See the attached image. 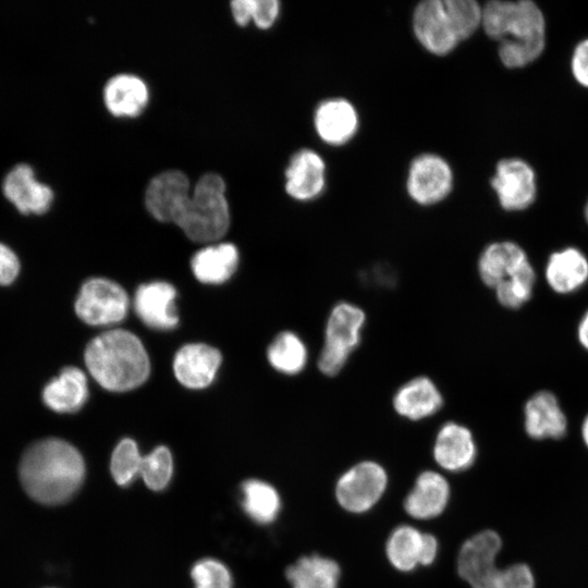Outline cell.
<instances>
[{
    "instance_id": "3957f363",
    "label": "cell",
    "mask_w": 588,
    "mask_h": 588,
    "mask_svg": "<svg viewBox=\"0 0 588 588\" xmlns=\"http://www.w3.org/2000/svg\"><path fill=\"white\" fill-rule=\"evenodd\" d=\"M85 364L102 388L114 392L137 388L150 372L149 358L140 340L123 329L94 338L86 346Z\"/></svg>"
},
{
    "instance_id": "836d02e7",
    "label": "cell",
    "mask_w": 588,
    "mask_h": 588,
    "mask_svg": "<svg viewBox=\"0 0 588 588\" xmlns=\"http://www.w3.org/2000/svg\"><path fill=\"white\" fill-rule=\"evenodd\" d=\"M143 456L132 439L121 440L111 456V475L120 486H127L139 475Z\"/></svg>"
},
{
    "instance_id": "4fadbf2b",
    "label": "cell",
    "mask_w": 588,
    "mask_h": 588,
    "mask_svg": "<svg viewBox=\"0 0 588 588\" xmlns=\"http://www.w3.org/2000/svg\"><path fill=\"white\" fill-rule=\"evenodd\" d=\"M313 123L321 142L331 147H341L351 142L358 132L359 114L350 100L333 97L317 105Z\"/></svg>"
},
{
    "instance_id": "d4e9b609",
    "label": "cell",
    "mask_w": 588,
    "mask_h": 588,
    "mask_svg": "<svg viewBox=\"0 0 588 588\" xmlns=\"http://www.w3.org/2000/svg\"><path fill=\"white\" fill-rule=\"evenodd\" d=\"M546 279L556 293L574 292L588 280V259L574 247L554 252L546 266Z\"/></svg>"
},
{
    "instance_id": "e0dca14e",
    "label": "cell",
    "mask_w": 588,
    "mask_h": 588,
    "mask_svg": "<svg viewBox=\"0 0 588 588\" xmlns=\"http://www.w3.org/2000/svg\"><path fill=\"white\" fill-rule=\"evenodd\" d=\"M476 454V443L468 427L457 421H446L440 426L434 438L432 455L442 469L465 470L473 465Z\"/></svg>"
},
{
    "instance_id": "cb8c5ba5",
    "label": "cell",
    "mask_w": 588,
    "mask_h": 588,
    "mask_svg": "<svg viewBox=\"0 0 588 588\" xmlns=\"http://www.w3.org/2000/svg\"><path fill=\"white\" fill-rule=\"evenodd\" d=\"M149 93L145 82L133 74H118L103 88V100L115 117H136L146 107Z\"/></svg>"
},
{
    "instance_id": "4316f807",
    "label": "cell",
    "mask_w": 588,
    "mask_h": 588,
    "mask_svg": "<svg viewBox=\"0 0 588 588\" xmlns=\"http://www.w3.org/2000/svg\"><path fill=\"white\" fill-rule=\"evenodd\" d=\"M237 264L238 252L231 243L206 246L196 252L191 261L195 277L207 284L226 281L235 271Z\"/></svg>"
},
{
    "instance_id": "484cf974",
    "label": "cell",
    "mask_w": 588,
    "mask_h": 588,
    "mask_svg": "<svg viewBox=\"0 0 588 588\" xmlns=\"http://www.w3.org/2000/svg\"><path fill=\"white\" fill-rule=\"evenodd\" d=\"M85 373L76 367L64 368L42 391L45 404L57 413L78 411L87 400Z\"/></svg>"
},
{
    "instance_id": "9c48e42d",
    "label": "cell",
    "mask_w": 588,
    "mask_h": 588,
    "mask_svg": "<svg viewBox=\"0 0 588 588\" xmlns=\"http://www.w3.org/2000/svg\"><path fill=\"white\" fill-rule=\"evenodd\" d=\"M412 27L420 46L433 56H448L461 44L443 0L419 2L413 11Z\"/></svg>"
},
{
    "instance_id": "44dd1931",
    "label": "cell",
    "mask_w": 588,
    "mask_h": 588,
    "mask_svg": "<svg viewBox=\"0 0 588 588\" xmlns=\"http://www.w3.org/2000/svg\"><path fill=\"white\" fill-rule=\"evenodd\" d=\"M528 264V257L519 245L509 241L494 242L480 254L478 274L487 286L494 289Z\"/></svg>"
},
{
    "instance_id": "ffe728a7",
    "label": "cell",
    "mask_w": 588,
    "mask_h": 588,
    "mask_svg": "<svg viewBox=\"0 0 588 588\" xmlns=\"http://www.w3.org/2000/svg\"><path fill=\"white\" fill-rule=\"evenodd\" d=\"M450 499V486L438 471L425 470L404 501L405 512L416 519H431L443 513Z\"/></svg>"
},
{
    "instance_id": "d6986e66",
    "label": "cell",
    "mask_w": 588,
    "mask_h": 588,
    "mask_svg": "<svg viewBox=\"0 0 588 588\" xmlns=\"http://www.w3.org/2000/svg\"><path fill=\"white\" fill-rule=\"evenodd\" d=\"M221 363L220 352L207 344L193 343L181 347L173 362L176 379L189 389L209 385Z\"/></svg>"
},
{
    "instance_id": "1f68e13d",
    "label": "cell",
    "mask_w": 588,
    "mask_h": 588,
    "mask_svg": "<svg viewBox=\"0 0 588 588\" xmlns=\"http://www.w3.org/2000/svg\"><path fill=\"white\" fill-rule=\"evenodd\" d=\"M535 580L530 568L525 564H514L504 569L497 565L485 572L471 588H534Z\"/></svg>"
},
{
    "instance_id": "8d00e7d4",
    "label": "cell",
    "mask_w": 588,
    "mask_h": 588,
    "mask_svg": "<svg viewBox=\"0 0 588 588\" xmlns=\"http://www.w3.org/2000/svg\"><path fill=\"white\" fill-rule=\"evenodd\" d=\"M280 13V2L277 0H253L252 21L257 27L270 28Z\"/></svg>"
},
{
    "instance_id": "4dcf8cb0",
    "label": "cell",
    "mask_w": 588,
    "mask_h": 588,
    "mask_svg": "<svg viewBox=\"0 0 588 588\" xmlns=\"http://www.w3.org/2000/svg\"><path fill=\"white\" fill-rule=\"evenodd\" d=\"M453 29L462 42L482 23V7L475 0H443Z\"/></svg>"
},
{
    "instance_id": "8fae6325",
    "label": "cell",
    "mask_w": 588,
    "mask_h": 588,
    "mask_svg": "<svg viewBox=\"0 0 588 588\" xmlns=\"http://www.w3.org/2000/svg\"><path fill=\"white\" fill-rule=\"evenodd\" d=\"M284 188L294 200L307 203L319 198L327 187V163L310 148L294 152L284 171Z\"/></svg>"
},
{
    "instance_id": "74e56055",
    "label": "cell",
    "mask_w": 588,
    "mask_h": 588,
    "mask_svg": "<svg viewBox=\"0 0 588 588\" xmlns=\"http://www.w3.org/2000/svg\"><path fill=\"white\" fill-rule=\"evenodd\" d=\"M571 69L574 78L584 87H588V38L577 44L573 51Z\"/></svg>"
},
{
    "instance_id": "277c9868",
    "label": "cell",
    "mask_w": 588,
    "mask_h": 588,
    "mask_svg": "<svg viewBox=\"0 0 588 588\" xmlns=\"http://www.w3.org/2000/svg\"><path fill=\"white\" fill-rule=\"evenodd\" d=\"M174 223L194 242L209 243L221 238L230 225L223 179L216 173L204 174Z\"/></svg>"
},
{
    "instance_id": "d6a6232c",
    "label": "cell",
    "mask_w": 588,
    "mask_h": 588,
    "mask_svg": "<svg viewBox=\"0 0 588 588\" xmlns=\"http://www.w3.org/2000/svg\"><path fill=\"white\" fill-rule=\"evenodd\" d=\"M535 281V270L529 262L514 277L500 283L493 290L502 306L507 308H518L530 298Z\"/></svg>"
},
{
    "instance_id": "8992f818",
    "label": "cell",
    "mask_w": 588,
    "mask_h": 588,
    "mask_svg": "<svg viewBox=\"0 0 588 588\" xmlns=\"http://www.w3.org/2000/svg\"><path fill=\"white\" fill-rule=\"evenodd\" d=\"M453 185V169L441 155L421 152L411 161L405 188L415 204L422 207L438 205L449 197Z\"/></svg>"
},
{
    "instance_id": "9a60e30c",
    "label": "cell",
    "mask_w": 588,
    "mask_h": 588,
    "mask_svg": "<svg viewBox=\"0 0 588 588\" xmlns=\"http://www.w3.org/2000/svg\"><path fill=\"white\" fill-rule=\"evenodd\" d=\"M444 404L438 384L428 376L419 375L402 383L392 396V407L402 418L420 421L434 416Z\"/></svg>"
},
{
    "instance_id": "f546056e",
    "label": "cell",
    "mask_w": 588,
    "mask_h": 588,
    "mask_svg": "<svg viewBox=\"0 0 588 588\" xmlns=\"http://www.w3.org/2000/svg\"><path fill=\"white\" fill-rule=\"evenodd\" d=\"M242 504L247 515L260 524L272 523L280 511L281 500L277 490L259 479H249L242 485Z\"/></svg>"
},
{
    "instance_id": "603a6c76",
    "label": "cell",
    "mask_w": 588,
    "mask_h": 588,
    "mask_svg": "<svg viewBox=\"0 0 588 588\" xmlns=\"http://www.w3.org/2000/svg\"><path fill=\"white\" fill-rule=\"evenodd\" d=\"M525 429L534 439H558L566 432V417L554 394L540 391L525 405Z\"/></svg>"
},
{
    "instance_id": "ac0fdd59",
    "label": "cell",
    "mask_w": 588,
    "mask_h": 588,
    "mask_svg": "<svg viewBox=\"0 0 588 588\" xmlns=\"http://www.w3.org/2000/svg\"><path fill=\"white\" fill-rule=\"evenodd\" d=\"M176 291L163 281L142 284L134 296V308L142 321L157 330L173 329L179 321L175 308Z\"/></svg>"
},
{
    "instance_id": "5b68a950",
    "label": "cell",
    "mask_w": 588,
    "mask_h": 588,
    "mask_svg": "<svg viewBox=\"0 0 588 588\" xmlns=\"http://www.w3.org/2000/svg\"><path fill=\"white\" fill-rule=\"evenodd\" d=\"M367 321L365 310L348 301L330 309L323 329V343L317 358L319 371L327 377L339 375L363 340Z\"/></svg>"
},
{
    "instance_id": "5bb4252c",
    "label": "cell",
    "mask_w": 588,
    "mask_h": 588,
    "mask_svg": "<svg viewBox=\"0 0 588 588\" xmlns=\"http://www.w3.org/2000/svg\"><path fill=\"white\" fill-rule=\"evenodd\" d=\"M4 197L21 213L41 215L50 208L54 194L51 187L36 179L35 171L27 163L15 164L2 182Z\"/></svg>"
},
{
    "instance_id": "ab89813d",
    "label": "cell",
    "mask_w": 588,
    "mask_h": 588,
    "mask_svg": "<svg viewBox=\"0 0 588 588\" xmlns=\"http://www.w3.org/2000/svg\"><path fill=\"white\" fill-rule=\"evenodd\" d=\"M232 14L238 25H246L252 21L253 0H235L231 3Z\"/></svg>"
},
{
    "instance_id": "60d3db41",
    "label": "cell",
    "mask_w": 588,
    "mask_h": 588,
    "mask_svg": "<svg viewBox=\"0 0 588 588\" xmlns=\"http://www.w3.org/2000/svg\"><path fill=\"white\" fill-rule=\"evenodd\" d=\"M577 333L580 344L588 351V311L581 318Z\"/></svg>"
},
{
    "instance_id": "52a82bcc",
    "label": "cell",
    "mask_w": 588,
    "mask_h": 588,
    "mask_svg": "<svg viewBox=\"0 0 588 588\" xmlns=\"http://www.w3.org/2000/svg\"><path fill=\"white\" fill-rule=\"evenodd\" d=\"M387 486L385 469L377 462L364 461L340 476L335 485V498L345 511L362 514L378 503Z\"/></svg>"
},
{
    "instance_id": "ba28073f",
    "label": "cell",
    "mask_w": 588,
    "mask_h": 588,
    "mask_svg": "<svg viewBox=\"0 0 588 588\" xmlns=\"http://www.w3.org/2000/svg\"><path fill=\"white\" fill-rule=\"evenodd\" d=\"M128 296L118 283L93 278L81 287L75 302L77 316L91 326H108L120 322L126 316Z\"/></svg>"
},
{
    "instance_id": "6da1fadb",
    "label": "cell",
    "mask_w": 588,
    "mask_h": 588,
    "mask_svg": "<svg viewBox=\"0 0 588 588\" xmlns=\"http://www.w3.org/2000/svg\"><path fill=\"white\" fill-rule=\"evenodd\" d=\"M481 27L499 41L498 56L509 69L536 61L546 46V21L530 0H492L482 7Z\"/></svg>"
},
{
    "instance_id": "f35d334b",
    "label": "cell",
    "mask_w": 588,
    "mask_h": 588,
    "mask_svg": "<svg viewBox=\"0 0 588 588\" xmlns=\"http://www.w3.org/2000/svg\"><path fill=\"white\" fill-rule=\"evenodd\" d=\"M20 271V261L15 253L0 243V285L12 283Z\"/></svg>"
},
{
    "instance_id": "7402d4cb",
    "label": "cell",
    "mask_w": 588,
    "mask_h": 588,
    "mask_svg": "<svg viewBox=\"0 0 588 588\" xmlns=\"http://www.w3.org/2000/svg\"><path fill=\"white\" fill-rule=\"evenodd\" d=\"M501 546V538L493 530H483L468 538L457 555L460 577L471 586L486 571L495 565Z\"/></svg>"
},
{
    "instance_id": "b9f144b4",
    "label": "cell",
    "mask_w": 588,
    "mask_h": 588,
    "mask_svg": "<svg viewBox=\"0 0 588 588\" xmlns=\"http://www.w3.org/2000/svg\"><path fill=\"white\" fill-rule=\"evenodd\" d=\"M581 434L586 445L588 446V415L583 422Z\"/></svg>"
},
{
    "instance_id": "7bdbcfd3",
    "label": "cell",
    "mask_w": 588,
    "mask_h": 588,
    "mask_svg": "<svg viewBox=\"0 0 588 588\" xmlns=\"http://www.w3.org/2000/svg\"><path fill=\"white\" fill-rule=\"evenodd\" d=\"M586 219H587V222H588V204H587V207H586Z\"/></svg>"
},
{
    "instance_id": "7a4b0ae2",
    "label": "cell",
    "mask_w": 588,
    "mask_h": 588,
    "mask_svg": "<svg viewBox=\"0 0 588 588\" xmlns=\"http://www.w3.org/2000/svg\"><path fill=\"white\" fill-rule=\"evenodd\" d=\"M85 475L84 460L70 443L56 438L29 446L20 464L21 482L35 501L57 505L79 489Z\"/></svg>"
},
{
    "instance_id": "d590c367",
    "label": "cell",
    "mask_w": 588,
    "mask_h": 588,
    "mask_svg": "<svg viewBox=\"0 0 588 588\" xmlns=\"http://www.w3.org/2000/svg\"><path fill=\"white\" fill-rule=\"evenodd\" d=\"M192 578L196 588H231L229 569L219 561L204 559L192 569Z\"/></svg>"
},
{
    "instance_id": "30bf717a",
    "label": "cell",
    "mask_w": 588,
    "mask_h": 588,
    "mask_svg": "<svg viewBox=\"0 0 588 588\" xmlns=\"http://www.w3.org/2000/svg\"><path fill=\"white\" fill-rule=\"evenodd\" d=\"M491 187L503 209L524 210L535 201L536 174L534 169L522 159H502L497 163Z\"/></svg>"
},
{
    "instance_id": "f1b7e54d",
    "label": "cell",
    "mask_w": 588,
    "mask_h": 588,
    "mask_svg": "<svg viewBox=\"0 0 588 588\" xmlns=\"http://www.w3.org/2000/svg\"><path fill=\"white\" fill-rule=\"evenodd\" d=\"M267 358L278 372L295 376L306 368L309 351L301 335L293 331H282L268 346Z\"/></svg>"
},
{
    "instance_id": "83f0119b",
    "label": "cell",
    "mask_w": 588,
    "mask_h": 588,
    "mask_svg": "<svg viewBox=\"0 0 588 588\" xmlns=\"http://www.w3.org/2000/svg\"><path fill=\"white\" fill-rule=\"evenodd\" d=\"M285 576L292 588H338L341 569L334 560L310 554L290 565Z\"/></svg>"
},
{
    "instance_id": "2e32d148",
    "label": "cell",
    "mask_w": 588,
    "mask_h": 588,
    "mask_svg": "<svg viewBox=\"0 0 588 588\" xmlns=\"http://www.w3.org/2000/svg\"><path fill=\"white\" fill-rule=\"evenodd\" d=\"M189 194V181L185 173L168 170L150 181L145 193V204L154 218L174 223Z\"/></svg>"
},
{
    "instance_id": "e575fe53",
    "label": "cell",
    "mask_w": 588,
    "mask_h": 588,
    "mask_svg": "<svg viewBox=\"0 0 588 588\" xmlns=\"http://www.w3.org/2000/svg\"><path fill=\"white\" fill-rule=\"evenodd\" d=\"M172 455L167 446L160 445L146 456H143L139 475L149 489L156 491L164 489L172 477Z\"/></svg>"
},
{
    "instance_id": "7c38bea8",
    "label": "cell",
    "mask_w": 588,
    "mask_h": 588,
    "mask_svg": "<svg viewBox=\"0 0 588 588\" xmlns=\"http://www.w3.org/2000/svg\"><path fill=\"white\" fill-rule=\"evenodd\" d=\"M438 540L409 525L396 527L388 538L385 553L391 565L401 572H411L418 565L433 563L438 553Z\"/></svg>"
}]
</instances>
